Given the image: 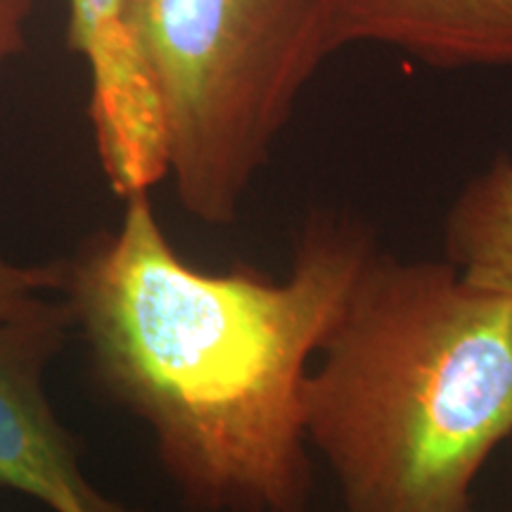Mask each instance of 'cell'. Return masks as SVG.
<instances>
[{
	"label": "cell",
	"instance_id": "1",
	"mask_svg": "<svg viewBox=\"0 0 512 512\" xmlns=\"http://www.w3.org/2000/svg\"><path fill=\"white\" fill-rule=\"evenodd\" d=\"M377 254L354 216L311 214L287 278L209 273L176 252L150 192L62 264L102 387L152 432L197 512H311L304 382Z\"/></svg>",
	"mask_w": 512,
	"mask_h": 512
},
{
	"label": "cell",
	"instance_id": "2",
	"mask_svg": "<svg viewBox=\"0 0 512 512\" xmlns=\"http://www.w3.org/2000/svg\"><path fill=\"white\" fill-rule=\"evenodd\" d=\"M304 434L344 512H470L512 434V297L377 252L306 375Z\"/></svg>",
	"mask_w": 512,
	"mask_h": 512
},
{
	"label": "cell",
	"instance_id": "3",
	"mask_svg": "<svg viewBox=\"0 0 512 512\" xmlns=\"http://www.w3.org/2000/svg\"><path fill=\"white\" fill-rule=\"evenodd\" d=\"M126 29L157 95L178 200L228 226L337 53L330 0H126Z\"/></svg>",
	"mask_w": 512,
	"mask_h": 512
},
{
	"label": "cell",
	"instance_id": "4",
	"mask_svg": "<svg viewBox=\"0 0 512 512\" xmlns=\"http://www.w3.org/2000/svg\"><path fill=\"white\" fill-rule=\"evenodd\" d=\"M69 325L67 302L50 299L27 316L0 320V486L53 512H133L88 482L43 389Z\"/></svg>",
	"mask_w": 512,
	"mask_h": 512
},
{
	"label": "cell",
	"instance_id": "5",
	"mask_svg": "<svg viewBox=\"0 0 512 512\" xmlns=\"http://www.w3.org/2000/svg\"><path fill=\"white\" fill-rule=\"evenodd\" d=\"M67 43L91 76L95 150L119 197L150 192L166 178V140L157 95L126 29V0H67Z\"/></svg>",
	"mask_w": 512,
	"mask_h": 512
},
{
	"label": "cell",
	"instance_id": "6",
	"mask_svg": "<svg viewBox=\"0 0 512 512\" xmlns=\"http://www.w3.org/2000/svg\"><path fill=\"white\" fill-rule=\"evenodd\" d=\"M335 48L387 43L439 69L512 67V0H330Z\"/></svg>",
	"mask_w": 512,
	"mask_h": 512
},
{
	"label": "cell",
	"instance_id": "7",
	"mask_svg": "<svg viewBox=\"0 0 512 512\" xmlns=\"http://www.w3.org/2000/svg\"><path fill=\"white\" fill-rule=\"evenodd\" d=\"M448 264L470 285L512 297V159L494 164L460 190L446 216Z\"/></svg>",
	"mask_w": 512,
	"mask_h": 512
},
{
	"label": "cell",
	"instance_id": "8",
	"mask_svg": "<svg viewBox=\"0 0 512 512\" xmlns=\"http://www.w3.org/2000/svg\"><path fill=\"white\" fill-rule=\"evenodd\" d=\"M55 287H62V264L17 266L0 256V320L27 316L46 302L43 292Z\"/></svg>",
	"mask_w": 512,
	"mask_h": 512
},
{
	"label": "cell",
	"instance_id": "9",
	"mask_svg": "<svg viewBox=\"0 0 512 512\" xmlns=\"http://www.w3.org/2000/svg\"><path fill=\"white\" fill-rule=\"evenodd\" d=\"M34 0H0V72L27 46Z\"/></svg>",
	"mask_w": 512,
	"mask_h": 512
}]
</instances>
